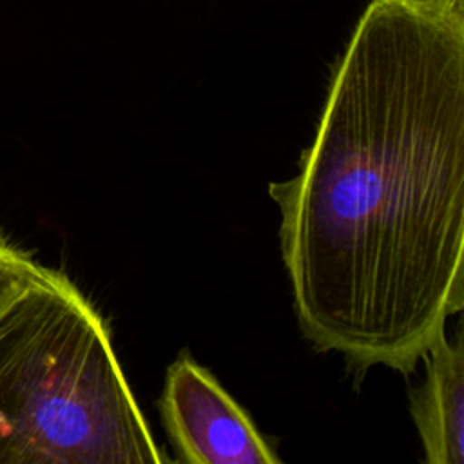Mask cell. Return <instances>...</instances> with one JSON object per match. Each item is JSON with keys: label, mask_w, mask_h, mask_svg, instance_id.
Masks as SVG:
<instances>
[{"label": "cell", "mask_w": 464, "mask_h": 464, "mask_svg": "<svg viewBox=\"0 0 464 464\" xmlns=\"http://www.w3.org/2000/svg\"><path fill=\"white\" fill-rule=\"evenodd\" d=\"M426 381L410 397V413L419 431L424 460L464 462V346L462 335L450 343L440 332L426 355Z\"/></svg>", "instance_id": "obj_4"}, {"label": "cell", "mask_w": 464, "mask_h": 464, "mask_svg": "<svg viewBox=\"0 0 464 464\" xmlns=\"http://www.w3.org/2000/svg\"><path fill=\"white\" fill-rule=\"evenodd\" d=\"M268 190L304 337L411 372L464 306V0H372Z\"/></svg>", "instance_id": "obj_1"}, {"label": "cell", "mask_w": 464, "mask_h": 464, "mask_svg": "<svg viewBox=\"0 0 464 464\" xmlns=\"http://www.w3.org/2000/svg\"><path fill=\"white\" fill-rule=\"evenodd\" d=\"M38 268L40 263L0 236V306L13 297Z\"/></svg>", "instance_id": "obj_5"}, {"label": "cell", "mask_w": 464, "mask_h": 464, "mask_svg": "<svg viewBox=\"0 0 464 464\" xmlns=\"http://www.w3.org/2000/svg\"><path fill=\"white\" fill-rule=\"evenodd\" d=\"M167 460L103 319L67 276L40 265L0 306V464Z\"/></svg>", "instance_id": "obj_2"}, {"label": "cell", "mask_w": 464, "mask_h": 464, "mask_svg": "<svg viewBox=\"0 0 464 464\" xmlns=\"http://www.w3.org/2000/svg\"><path fill=\"white\" fill-rule=\"evenodd\" d=\"M160 410L167 433L188 464H277L245 410L192 357L167 370Z\"/></svg>", "instance_id": "obj_3"}]
</instances>
